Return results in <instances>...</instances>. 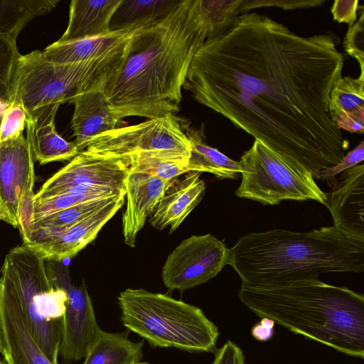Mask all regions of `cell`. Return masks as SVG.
Listing matches in <instances>:
<instances>
[{
	"mask_svg": "<svg viewBox=\"0 0 364 364\" xmlns=\"http://www.w3.org/2000/svg\"><path fill=\"white\" fill-rule=\"evenodd\" d=\"M0 318L7 364H53L33 337L13 291L0 277Z\"/></svg>",
	"mask_w": 364,
	"mask_h": 364,
	"instance_id": "cell-14",
	"label": "cell"
},
{
	"mask_svg": "<svg viewBox=\"0 0 364 364\" xmlns=\"http://www.w3.org/2000/svg\"><path fill=\"white\" fill-rule=\"evenodd\" d=\"M136 364H151V363H147V362H139V363H138Z\"/></svg>",
	"mask_w": 364,
	"mask_h": 364,
	"instance_id": "cell-41",
	"label": "cell"
},
{
	"mask_svg": "<svg viewBox=\"0 0 364 364\" xmlns=\"http://www.w3.org/2000/svg\"><path fill=\"white\" fill-rule=\"evenodd\" d=\"M364 159V143L361 141L354 149L344 155L338 164L326 169H323L313 174L314 178L326 181L328 185L334 189L337 186L336 176L343 171L353 168Z\"/></svg>",
	"mask_w": 364,
	"mask_h": 364,
	"instance_id": "cell-32",
	"label": "cell"
},
{
	"mask_svg": "<svg viewBox=\"0 0 364 364\" xmlns=\"http://www.w3.org/2000/svg\"><path fill=\"white\" fill-rule=\"evenodd\" d=\"M330 33L304 37L255 12L207 40L184 87L199 103L312 175L341 162L349 142L328 100L343 57Z\"/></svg>",
	"mask_w": 364,
	"mask_h": 364,
	"instance_id": "cell-1",
	"label": "cell"
},
{
	"mask_svg": "<svg viewBox=\"0 0 364 364\" xmlns=\"http://www.w3.org/2000/svg\"><path fill=\"white\" fill-rule=\"evenodd\" d=\"M58 0H0V33L14 42L34 18L51 11Z\"/></svg>",
	"mask_w": 364,
	"mask_h": 364,
	"instance_id": "cell-27",
	"label": "cell"
},
{
	"mask_svg": "<svg viewBox=\"0 0 364 364\" xmlns=\"http://www.w3.org/2000/svg\"><path fill=\"white\" fill-rule=\"evenodd\" d=\"M104 198L109 197L92 193H61L46 198L33 199L28 228L33 220L87 201Z\"/></svg>",
	"mask_w": 364,
	"mask_h": 364,
	"instance_id": "cell-29",
	"label": "cell"
},
{
	"mask_svg": "<svg viewBox=\"0 0 364 364\" xmlns=\"http://www.w3.org/2000/svg\"><path fill=\"white\" fill-rule=\"evenodd\" d=\"M72 102L75 108L71 127L79 151L92 138L117 129L119 120L103 90L81 93Z\"/></svg>",
	"mask_w": 364,
	"mask_h": 364,
	"instance_id": "cell-21",
	"label": "cell"
},
{
	"mask_svg": "<svg viewBox=\"0 0 364 364\" xmlns=\"http://www.w3.org/2000/svg\"><path fill=\"white\" fill-rule=\"evenodd\" d=\"M242 181L235 195L264 205L284 200H314L325 203L326 193L303 166L289 161L263 142L255 139L241 156Z\"/></svg>",
	"mask_w": 364,
	"mask_h": 364,
	"instance_id": "cell-8",
	"label": "cell"
},
{
	"mask_svg": "<svg viewBox=\"0 0 364 364\" xmlns=\"http://www.w3.org/2000/svg\"><path fill=\"white\" fill-rule=\"evenodd\" d=\"M129 173L124 159L80 152L48 178L33 199L46 198L59 190L76 186L99 187L126 192Z\"/></svg>",
	"mask_w": 364,
	"mask_h": 364,
	"instance_id": "cell-12",
	"label": "cell"
},
{
	"mask_svg": "<svg viewBox=\"0 0 364 364\" xmlns=\"http://www.w3.org/2000/svg\"><path fill=\"white\" fill-rule=\"evenodd\" d=\"M26 113L23 105L11 102L5 108L0 124V143L23 135Z\"/></svg>",
	"mask_w": 364,
	"mask_h": 364,
	"instance_id": "cell-31",
	"label": "cell"
},
{
	"mask_svg": "<svg viewBox=\"0 0 364 364\" xmlns=\"http://www.w3.org/2000/svg\"><path fill=\"white\" fill-rule=\"evenodd\" d=\"M186 134L191 144L189 171L208 172L219 178H236L242 172L241 163L225 156L204 142L203 132L186 126Z\"/></svg>",
	"mask_w": 364,
	"mask_h": 364,
	"instance_id": "cell-25",
	"label": "cell"
},
{
	"mask_svg": "<svg viewBox=\"0 0 364 364\" xmlns=\"http://www.w3.org/2000/svg\"><path fill=\"white\" fill-rule=\"evenodd\" d=\"M125 195L123 193L116 197L89 217L64 229L42 243L31 247L43 252L52 261L60 262L72 257L90 243L101 228L122 207Z\"/></svg>",
	"mask_w": 364,
	"mask_h": 364,
	"instance_id": "cell-17",
	"label": "cell"
},
{
	"mask_svg": "<svg viewBox=\"0 0 364 364\" xmlns=\"http://www.w3.org/2000/svg\"><path fill=\"white\" fill-rule=\"evenodd\" d=\"M50 262L43 252L23 243L6 255L0 277L13 291L44 354L58 364L68 296L58 286Z\"/></svg>",
	"mask_w": 364,
	"mask_h": 364,
	"instance_id": "cell-5",
	"label": "cell"
},
{
	"mask_svg": "<svg viewBox=\"0 0 364 364\" xmlns=\"http://www.w3.org/2000/svg\"><path fill=\"white\" fill-rule=\"evenodd\" d=\"M211 364H245L242 350L234 343L228 341L215 353Z\"/></svg>",
	"mask_w": 364,
	"mask_h": 364,
	"instance_id": "cell-35",
	"label": "cell"
},
{
	"mask_svg": "<svg viewBox=\"0 0 364 364\" xmlns=\"http://www.w3.org/2000/svg\"><path fill=\"white\" fill-rule=\"evenodd\" d=\"M328 112L339 130L362 134L364 131V75L346 76L333 86Z\"/></svg>",
	"mask_w": 364,
	"mask_h": 364,
	"instance_id": "cell-22",
	"label": "cell"
},
{
	"mask_svg": "<svg viewBox=\"0 0 364 364\" xmlns=\"http://www.w3.org/2000/svg\"><path fill=\"white\" fill-rule=\"evenodd\" d=\"M221 33L204 0H181L158 22L139 28L120 70L104 90L118 119L177 112L195 53Z\"/></svg>",
	"mask_w": 364,
	"mask_h": 364,
	"instance_id": "cell-2",
	"label": "cell"
},
{
	"mask_svg": "<svg viewBox=\"0 0 364 364\" xmlns=\"http://www.w3.org/2000/svg\"><path fill=\"white\" fill-rule=\"evenodd\" d=\"M122 0H73L67 28L57 41L64 42L104 36L112 31V18Z\"/></svg>",
	"mask_w": 364,
	"mask_h": 364,
	"instance_id": "cell-23",
	"label": "cell"
},
{
	"mask_svg": "<svg viewBox=\"0 0 364 364\" xmlns=\"http://www.w3.org/2000/svg\"><path fill=\"white\" fill-rule=\"evenodd\" d=\"M127 46L109 55L74 63L50 62L40 50L21 55L13 75L10 102L21 103L28 116L43 108L72 102L83 92L104 91L120 70Z\"/></svg>",
	"mask_w": 364,
	"mask_h": 364,
	"instance_id": "cell-6",
	"label": "cell"
},
{
	"mask_svg": "<svg viewBox=\"0 0 364 364\" xmlns=\"http://www.w3.org/2000/svg\"><path fill=\"white\" fill-rule=\"evenodd\" d=\"M80 152L117 158L189 159L191 144L177 118L171 114L102 133L88 141Z\"/></svg>",
	"mask_w": 364,
	"mask_h": 364,
	"instance_id": "cell-9",
	"label": "cell"
},
{
	"mask_svg": "<svg viewBox=\"0 0 364 364\" xmlns=\"http://www.w3.org/2000/svg\"><path fill=\"white\" fill-rule=\"evenodd\" d=\"M337 186L326 193L333 227L346 237L364 242V165L343 171Z\"/></svg>",
	"mask_w": 364,
	"mask_h": 364,
	"instance_id": "cell-15",
	"label": "cell"
},
{
	"mask_svg": "<svg viewBox=\"0 0 364 364\" xmlns=\"http://www.w3.org/2000/svg\"><path fill=\"white\" fill-rule=\"evenodd\" d=\"M129 331L109 333L100 330L82 364H136L141 362L144 341H131Z\"/></svg>",
	"mask_w": 364,
	"mask_h": 364,
	"instance_id": "cell-24",
	"label": "cell"
},
{
	"mask_svg": "<svg viewBox=\"0 0 364 364\" xmlns=\"http://www.w3.org/2000/svg\"><path fill=\"white\" fill-rule=\"evenodd\" d=\"M172 181L129 171L126 183L127 205L122 215L125 244L135 246L138 233Z\"/></svg>",
	"mask_w": 364,
	"mask_h": 364,
	"instance_id": "cell-16",
	"label": "cell"
},
{
	"mask_svg": "<svg viewBox=\"0 0 364 364\" xmlns=\"http://www.w3.org/2000/svg\"><path fill=\"white\" fill-rule=\"evenodd\" d=\"M117 301L122 324L153 347L189 352L215 347L218 327L196 306L143 289H127Z\"/></svg>",
	"mask_w": 364,
	"mask_h": 364,
	"instance_id": "cell-7",
	"label": "cell"
},
{
	"mask_svg": "<svg viewBox=\"0 0 364 364\" xmlns=\"http://www.w3.org/2000/svg\"><path fill=\"white\" fill-rule=\"evenodd\" d=\"M228 248L211 234L183 240L168 256L162 280L170 290H185L215 277L227 264Z\"/></svg>",
	"mask_w": 364,
	"mask_h": 364,
	"instance_id": "cell-10",
	"label": "cell"
},
{
	"mask_svg": "<svg viewBox=\"0 0 364 364\" xmlns=\"http://www.w3.org/2000/svg\"><path fill=\"white\" fill-rule=\"evenodd\" d=\"M181 0H122L110 23L111 31L154 24L174 9Z\"/></svg>",
	"mask_w": 364,
	"mask_h": 364,
	"instance_id": "cell-26",
	"label": "cell"
},
{
	"mask_svg": "<svg viewBox=\"0 0 364 364\" xmlns=\"http://www.w3.org/2000/svg\"><path fill=\"white\" fill-rule=\"evenodd\" d=\"M358 1H335L331 8L334 20L353 24L357 19Z\"/></svg>",
	"mask_w": 364,
	"mask_h": 364,
	"instance_id": "cell-36",
	"label": "cell"
},
{
	"mask_svg": "<svg viewBox=\"0 0 364 364\" xmlns=\"http://www.w3.org/2000/svg\"><path fill=\"white\" fill-rule=\"evenodd\" d=\"M3 346H4L3 332H2L1 321V318H0V353L2 352Z\"/></svg>",
	"mask_w": 364,
	"mask_h": 364,
	"instance_id": "cell-38",
	"label": "cell"
},
{
	"mask_svg": "<svg viewBox=\"0 0 364 364\" xmlns=\"http://www.w3.org/2000/svg\"><path fill=\"white\" fill-rule=\"evenodd\" d=\"M274 326V323L269 325H265L264 319L261 322L260 325L255 326L253 328L252 334L258 340H267L272 335V328Z\"/></svg>",
	"mask_w": 364,
	"mask_h": 364,
	"instance_id": "cell-37",
	"label": "cell"
},
{
	"mask_svg": "<svg viewBox=\"0 0 364 364\" xmlns=\"http://www.w3.org/2000/svg\"><path fill=\"white\" fill-rule=\"evenodd\" d=\"M126 161L129 171L173 181L189 172L188 159L166 158L155 156L121 158Z\"/></svg>",
	"mask_w": 364,
	"mask_h": 364,
	"instance_id": "cell-28",
	"label": "cell"
},
{
	"mask_svg": "<svg viewBox=\"0 0 364 364\" xmlns=\"http://www.w3.org/2000/svg\"><path fill=\"white\" fill-rule=\"evenodd\" d=\"M242 304L262 318L347 355L364 358V296L318 279L241 285Z\"/></svg>",
	"mask_w": 364,
	"mask_h": 364,
	"instance_id": "cell-4",
	"label": "cell"
},
{
	"mask_svg": "<svg viewBox=\"0 0 364 364\" xmlns=\"http://www.w3.org/2000/svg\"><path fill=\"white\" fill-rule=\"evenodd\" d=\"M227 264L237 273L242 285L250 287L318 279L327 272L361 273L364 242L346 237L333 226L304 232H252L228 248Z\"/></svg>",
	"mask_w": 364,
	"mask_h": 364,
	"instance_id": "cell-3",
	"label": "cell"
},
{
	"mask_svg": "<svg viewBox=\"0 0 364 364\" xmlns=\"http://www.w3.org/2000/svg\"><path fill=\"white\" fill-rule=\"evenodd\" d=\"M200 173L189 171L180 179L173 180L149 216V223L161 230L170 228L174 232L203 198L205 186Z\"/></svg>",
	"mask_w": 364,
	"mask_h": 364,
	"instance_id": "cell-18",
	"label": "cell"
},
{
	"mask_svg": "<svg viewBox=\"0 0 364 364\" xmlns=\"http://www.w3.org/2000/svg\"><path fill=\"white\" fill-rule=\"evenodd\" d=\"M138 28L112 31L104 36L56 41L42 53L46 60L56 63H74L101 58L126 47Z\"/></svg>",
	"mask_w": 364,
	"mask_h": 364,
	"instance_id": "cell-20",
	"label": "cell"
},
{
	"mask_svg": "<svg viewBox=\"0 0 364 364\" xmlns=\"http://www.w3.org/2000/svg\"><path fill=\"white\" fill-rule=\"evenodd\" d=\"M20 55L16 42L0 33V104L6 107L11 100L13 75Z\"/></svg>",
	"mask_w": 364,
	"mask_h": 364,
	"instance_id": "cell-30",
	"label": "cell"
},
{
	"mask_svg": "<svg viewBox=\"0 0 364 364\" xmlns=\"http://www.w3.org/2000/svg\"><path fill=\"white\" fill-rule=\"evenodd\" d=\"M324 1H262V0H242L241 4V14L247 13L253 9L263 6H277L283 9H295L318 6Z\"/></svg>",
	"mask_w": 364,
	"mask_h": 364,
	"instance_id": "cell-34",
	"label": "cell"
},
{
	"mask_svg": "<svg viewBox=\"0 0 364 364\" xmlns=\"http://www.w3.org/2000/svg\"><path fill=\"white\" fill-rule=\"evenodd\" d=\"M59 107L50 106L26 116V139L33 159L42 165L70 160L79 154L75 142L66 141L56 131L55 119Z\"/></svg>",
	"mask_w": 364,
	"mask_h": 364,
	"instance_id": "cell-19",
	"label": "cell"
},
{
	"mask_svg": "<svg viewBox=\"0 0 364 364\" xmlns=\"http://www.w3.org/2000/svg\"><path fill=\"white\" fill-rule=\"evenodd\" d=\"M6 106L0 104V124L2 119L3 114L5 110Z\"/></svg>",
	"mask_w": 364,
	"mask_h": 364,
	"instance_id": "cell-39",
	"label": "cell"
},
{
	"mask_svg": "<svg viewBox=\"0 0 364 364\" xmlns=\"http://www.w3.org/2000/svg\"><path fill=\"white\" fill-rule=\"evenodd\" d=\"M35 180L28 139L21 135L0 143V220L18 228L19 218L31 213Z\"/></svg>",
	"mask_w": 364,
	"mask_h": 364,
	"instance_id": "cell-11",
	"label": "cell"
},
{
	"mask_svg": "<svg viewBox=\"0 0 364 364\" xmlns=\"http://www.w3.org/2000/svg\"><path fill=\"white\" fill-rule=\"evenodd\" d=\"M0 364H7V363L5 362V360L4 359L3 360L0 359Z\"/></svg>",
	"mask_w": 364,
	"mask_h": 364,
	"instance_id": "cell-40",
	"label": "cell"
},
{
	"mask_svg": "<svg viewBox=\"0 0 364 364\" xmlns=\"http://www.w3.org/2000/svg\"><path fill=\"white\" fill-rule=\"evenodd\" d=\"M58 284L68 296L59 355L66 362L77 361L87 355L101 329L85 283L75 287L60 277Z\"/></svg>",
	"mask_w": 364,
	"mask_h": 364,
	"instance_id": "cell-13",
	"label": "cell"
},
{
	"mask_svg": "<svg viewBox=\"0 0 364 364\" xmlns=\"http://www.w3.org/2000/svg\"><path fill=\"white\" fill-rule=\"evenodd\" d=\"M363 24V11L362 10L358 21L349 25L348 31L344 41V46L348 55L358 60L360 64V75H364Z\"/></svg>",
	"mask_w": 364,
	"mask_h": 364,
	"instance_id": "cell-33",
	"label": "cell"
}]
</instances>
